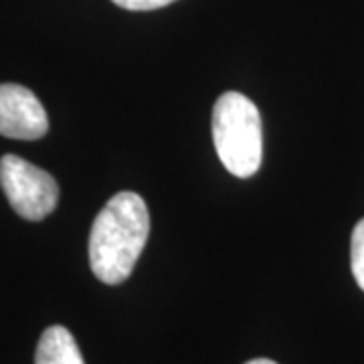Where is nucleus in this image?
<instances>
[{"instance_id":"f257e3e1","label":"nucleus","mask_w":364,"mask_h":364,"mask_svg":"<svg viewBox=\"0 0 364 364\" xmlns=\"http://www.w3.org/2000/svg\"><path fill=\"white\" fill-rule=\"evenodd\" d=\"M150 235V215L136 193H117L95 217L90 233V265L107 286L126 282Z\"/></svg>"},{"instance_id":"f03ea898","label":"nucleus","mask_w":364,"mask_h":364,"mask_svg":"<svg viewBox=\"0 0 364 364\" xmlns=\"http://www.w3.org/2000/svg\"><path fill=\"white\" fill-rule=\"evenodd\" d=\"M213 140L223 166L237 178L253 176L263 158V134L257 105L249 97L227 91L213 109Z\"/></svg>"},{"instance_id":"7ed1b4c3","label":"nucleus","mask_w":364,"mask_h":364,"mask_svg":"<svg viewBox=\"0 0 364 364\" xmlns=\"http://www.w3.org/2000/svg\"><path fill=\"white\" fill-rule=\"evenodd\" d=\"M0 186L16 215L26 221H43L57 207L59 186L55 178L25 158H0Z\"/></svg>"},{"instance_id":"20e7f679","label":"nucleus","mask_w":364,"mask_h":364,"mask_svg":"<svg viewBox=\"0 0 364 364\" xmlns=\"http://www.w3.org/2000/svg\"><path fill=\"white\" fill-rule=\"evenodd\" d=\"M49 117L37 95L18 83H0V134L14 140H39Z\"/></svg>"},{"instance_id":"39448f33","label":"nucleus","mask_w":364,"mask_h":364,"mask_svg":"<svg viewBox=\"0 0 364 364\" xmlns=\"http://www.w3.org/2000/svg\"><path fill=\"white\" fill-rule=\"evenodd\" d=\"M35 364H85L73 334L63 326H51L43 332L35 354Z\"/></svg>"},{"instance_id":"423d86ee","label":"nucleus","mask_w":364,"mask_h":364,"mask_svg":"<svg viewBox=\"0 0 364 364\" xmlns=\"http://www.w3.org/2000/svg\"><path fill=\"white\" fill-rule=\"evenodd\" d=\"M350 265L352 275H354L356 284L364 291V219L352 231Z\"/></svg>"},{"instance_id":"0eeeda50","label":"nucleus","mask_w":364,"mask_h":364,"mask_svg":"<svg viewBox=\"0 0 364 364\" xmlns=\"http://www.w3.org/2000/svg\"><path fill=\"white\" fill-rule=\"evenodd\" d=\"M112 2L126 11H156L162 6H168L174 0H112Z\"/></svg>"},{"instance_id":"6e6552de","label":"nucleus","mask_w":364,"mask_h":364,"mask_svg":"<svg viewBox=\"0 0 364 364\" xmlns=\"http://www.w3.org/2000/svg\"><path fill=\"white\" fill-rule=\"evenodd\" d=\"M245 364H277V363H273V360H269V358H255V360H249V363Z\"/></svg>"}]
</instances>
